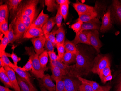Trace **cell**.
Listing matches in <instances>:
<instances>
[{"mask_svg": "<svg viewBox=\"0 0 121 91\" xmlns=\"http://www.w3.org/2000/svg\"><path fill=\"white\" fill-rule=\"evenodd\" d=\"M93 62L83 52L77 49L75 67L71 69L68 75L77 77L87 75L91 71Z\"/></svg>", "mask_w": 121, "mask_h": 91, "instance_id": "obj_1", "label": "cell"}, {"mask_svg": "<svg viewBox=\"0 0 121 91\" xmlns=\"http://www.w3.org/2000/svg\"><path fill=\"white\" fill-rule=\"evenodd\" d=\"M26 54L29 56V58L32 61V72L38 78L41 79L44 76V71L40 63L39 57L32 47H26Z\"/></svg>", "mask_w": 121, "mask_h": 91, "instance_id": "obj_2", "label": "cell"}, {"mask_svg": "<svg viewBox=\"0 0 121 91\" xmlns=\"http://www.w3.org/2000/svg\"><path fill=\"white\" fill-rule=\"evenodd\" d=\"M109 66H110V61L108 56L98 54L93 62L91 72L99 75L101 70Z\"/></svg>", "mask_w": 121, "mask_h": 91, "instance_id": "obj_3", "label": "cell"}, {"mask_svg": "<svg viewBox=\"0 0 121 91\" xmlns=\"http://www.w3.org/2000/svg\"><path fill=\"white\" fill-rule=\"evenodd\" d=\"M64 82L65 91H79L82 83L77 77L69 75L64 76L62 78Z\"/></svg>", "mask_w": 121, "mask_h": 91, "instance_id": "obj_4", "label": "cell"}, {"mask_svg": "<svg viewBox=\"0 0 121 91\" xmlns=\"http://www.w3.org/2000/svg\"><path fill=\"white\" fill-rule=\"evenodd\" d=\"M39 1L37 0H28L19 7L17 11L28 16L36 15L37 5Z\"/></svg>", "mask_w": 121, "mask_h": 91, "instance_id": "obj_5", "label": "cell"}, {"mask_svg": "<svg viewBox=\"0 0 121 91\" xmlns=\"http://www.w3.org/2000/svg\"><path fill=\"white\" fill-rule=\"evenodd\" d=\"M88 35L90 45L92 46L98 53H99L102 44L99 38L98 30H95L88 31Z\"/></svg>", "mask_w": 121, "mask_h": 91, "instance_id": "obj_6", "label": "cell"}, {"mask_svg": "<svg viewBox=\"0 0 121 91\" xmlns=\"http://www.w3.org/2000/svg\"><path fill=\"white\" fill-rule=\"evenodd\" d=\"M12 22L13 24V30L16 36L17 40L19 39L26 33L27 29L21 20L16 16Z\"/></svg>", "mask_w": 121, "mask_h": 91, "instance_id": "obj_7", "label": "cell"}, {"mask_svg": "<svg viewBox=\"0 0 121 91\" xmlns=\"http://www.w3.org/2000/svg\"><path fill=\"white\" fill-rule=\"evenodd\" d=\"M34 48L37 54L40 55L45 50L44 48L46 38L44 35L31 39Z\"/></svg>", "mask_w": 121, "mask_h": 91, "instance_id": "obj_8", "label": "cell"}, {"mask_svg": "<svg viewBox=\"0 0 121 91\" xmlns=\"http://www.w3.org/2000/svg\"><path fill=\"white\" fill-rule=\"evenodd\" d=\"M100 24L101 23L99 19L96 18L89 22L83 23L79 32L83 31H90L95 30H100L101 27Z\"/></svg>", "mask_w": 121, "mask_h": 91, "instance_id": "obj_9", "label": "cell"}, {"mask_svg": "<svg viewBox=\"0 0 121 91\" xmlns=\"http://www.w3.org/2000/svg\"><path fill=\"white\" fill-rule=\"evenodd\" d=\"M73 6L76 10L79 16L95 10L93 7L80 2L78 1H77L76 3H73Z\"/></svg>", "mask_w": 121, "mask_h": 91, "instance_id": "obj_10", "label": "cell"}, {"mask_svg": "<svg viewBox=\"0 0 121 91\" xmlns=\"http://www.w3.org/2000/svg\"><path fill=\"white\" fill-rule=\"evenodd\" d=\"M49 18V16L44 13V10L43 9L30 27H37L42 29L43 27L48 21Z\"/></svg>", "mask_w": 121, "mask_h": 91, "instance_id": "obj_11", "label": "cell"}, {"mask_svg": "<svg viewBox=\"0 0 121 91\" xmlns=\"http://www.w3.org/2000/svg\"><path fill=\"white\" fill-rule=\"evenodd\" d=\"M3 67L6 72L10 81L13 85L14 90L15 91H21L15 71L11 68L6 65Z\"/></svg>", "mask_w": 121, "mask_h": 91, "instance_id": "obj_12", "label": "cell"}, {"mask_svg": "<svg viewBox=\"0 0 121 91\" xmlns=\"http://www.w3.org/2000/svg\"><path fill=\"white\" fill-rule=\"evenodd\" d=\"M112 27L111 15L110 10H108L102 18V22L100 30L102 33H105L111 29Z\"/></svg>", "mask_w": 121, "mask_h": 91, "instance_id": "obj_13", "label": "cell"}, {"mask_svg": "<svg viewBox=\"0 0 121 91\" xmlns=\"http://www.w3.org/2000/svg\"><path fill=\"white\" fill-rule=\"evenodd\" d=\"M112 12L114 19L121 24V3L119 0H115L112 4Z\"/></svg>", "mask_w": 121, "mask_h": 91, "instance_id": "obj_14", "label": "cell"}, {"mask_svg": "<svg viewBox=\"0 0 121 91\" xmlns=\"http://www.w3.org/2000/svg\"><path fill=\"white\" fill-rule=\"evenodd\" d=\"M44 35L41 29L37 27H30L23 37L26 39H33Z\"/></svg>", "mask_w": 121, "mask_h": 91, "instance_id": "obj_15", "label": "cell"}, {"mask_svg": "<svg viewBox=\"0 0 121 91\" xmlns=\"http://www.w3.org/2000/svg\"><path fill=\"white\" fill-rule=\"evenodd\" d=\"M88 33V31H83L76 34L74 39L72 42L75 45L80 43L90 45Z\"/></svg>", "mask_w": 121, "mask_h": 91, "instance_id": "obj_16", "label": "cell"}, {"mask_svg": "<svg viewBox=\"0 0 121 91\" xmlns=\"http://www.w3.org/2000/svg\"><path fill=\"white\" fill-rule=\"evenodd\" d=\"M12 69L17 74L18 76H19L21 78L27 82L32 89L35 90H36L30 81V74L28 72L24 71L22 70V67H19L18 66L15 65V66Z\"/></svg>", "mask_w": 121, "mask_h": 91, "instance_id": "obj_17", "label": "cell"}, {"mask_svg": "<svg viewBox=\"0 0 121 91\" xmlns=\"http://www.w3.org/2000/svg\"><path fill=\"white\" fill-rule=\"evenodd\" d=\"M41 79L43 86L48 91H56V85L53 82L50 75L48 74H45Z\"/></svg>", "mask_w": 121, "mask_h": 91, "instance_id": "obj_18", "label": "cell"}, {"mask_svg": "<svg viewBox=\"0 0 121 91\" xmlns=\"http://www.w3.org/2000/svg\"><path fill=\"white\" fill-rule=\"evenodd\" d=\"M16 16L19 18L23 22V24L26 26L28 30L33 22L34 21L36 15L32 16H28L24 15L17 11Z\"/></svg>", "mask_w": 121, "mask_h": 91, "instance_id": "obj_19", "label": "cell"}, {"mask_svg": "<svg viewBox=\"0 0 121 91\" xmlns=\"http://www.w3.org/2000/svg\"><path fill=\"white\" fill-rule=\"evenodd\" d=\"M50 66L52 74L51 77L52 80L54 81L62 79L63 76L68 75V74L66 72L59 69L58 67L52 65H50Z\"/></svg>", "mask_w": 121, "mask_h": 91, "instance_id": "obj_20", "label": "cell"}, {"mask_svg": "<svg viewBox=\"0 0 121 91\" xmlns=\"http://www.w3.org/2000/svg\"><path fill=\"white\" fill-rule=\"evenodd\" d=\"M0 79L1 82L5 87L13 89V85L10 81L6 72L3 67L0 68Z\"/></svg>", "mask_w": 121, "mask_h": 91, "instance_id": "obj_21", "label": "cell"}, {"mask_svg": "<svg viewBox=\"0 0 121 91\" xmlns=\"http://www.w3.org/2000/svg\"><path fill=\"white\" fill-rule=\"evenodd\" d=\"M22 0H9L7 2L9 11L12 15L17 13Z\"/></svg>", "mask_w": 121, "mask_h": 91, "instance_id": "obj_22", "label": "cell"}, {"mask_svg": "<svg viewBox=\"0 0 121 91\" xmlns=\"http://www.w3.org/2000/svg\"><path fill=\"white\" fill-rule=\"evenodd\" d=\"M50 65L58 67L59 69L66 72L68 74L71 70L74 68L75 67V65L70 66L65 65L60 60L56 61H50Z\"/></svg>", "mask_w": 121, "mask_h": 91, "instance_id": "obj_23", "label": "cell"}, {"mask_svg": "<svg viewBox=\"0 0 121 91\" xmlns=\"http://www.w3.org/2000/svg\"><path fill=\"white\" fill-rule=\"evenodd\" d=\"M76 58V54L66 52L62 57L61 61L65 65H69L71 63H75Z\"/></svg>", "mask_w": 121, "mask_h": 91, "instance_id": "obj_24", "label": "cell"}, {"mask_svg": "<svg viewBox=\"0 0 121 91\" xmlns=\"http://www.w3.org/2000/svg\"><path fill=\"white\" fill-rule=\"evenodd\" d=\"M56 38V46L57 44H64L65 42V32L62 25L57 30Z\"/></svg>", "mask_w": 121, "mask_h": 91, "instance_id": "obj_25", "label": "cell"}, {"mask_svg": "<svg viewBox=\"0 0 121 91\" xmlns=\"http://www.w3.org/2000/svg\"><path fill=\"white\" fill-rule=\"evenodd\" d=\"M98 15V14L95 11L85 14L79 16L77 21H81L82 22L86 23L89 22L92 19L96 18Z\"/></svg>", "mask_w": 121, "mask_h": 91, "instance_id": "obj_26", "label": "cell"}, {"mask_svg": "<svg viewBox=\"0 0 121 91\" xmlns=\"http://www.w3.org/2000/svg\"><path fill=\"white\" fill-rule=\"evenodd\" d=\"M56 24L55 16L51 18L48 20L46 24L44 25L42 29L44 35L47 34L51 32L53 27Z\"/></svg>", "mask_w": 121, "mask_h": 91, "instance_id": "obj_27", "label": "cell"}, {"mask_svg": "<svg viewBox=\"0 0 121 91\" xmlns=\"http://www.w3.org/2000/svg\"><path fill=\"white\" fill-rule=\"evenodd\" d=\"M8 5L7 3L1 5L0 6V24L6 20L8 21L9 13Z\"/></svg>", "mask_w": 121, "mask_h": 91, "instance_id": "obj_28", "label": "cell"}, {"mask_svg": "<svg viewBox=\"0 0 121 91\" xmlns=\"http://www.w3.org/2000/svg\"><path fill=\"white\" fill-rule=\"evenodd\" d=\"M16 77L21 91H37V90L32 89L27 82L21 78L19 76L17 75Z\"/></svg>", "mask_w": 121, "mask_h": 91, "instance_id": "obj_29", "label": "cell"}, {"mask_svg": "<svg viewBox=\"0 0 121 91\" xmlns=\"http://www.w3.org/2000/svg\"><path fill=\"white\" fill-rule=\"evenodd\" d=\"M48 52L45 50L39 57L40 63L44 72L47 69V65L48 62Z\"/></svg>", "mask_w": 121, "mask_h": 91, "instance_id": "obj_30", "label": "cell"}, {"mask_svg": "<svg viewBox=\"0 0 121 91\" xmlns=\"http://www.w3.org/2000/svg\"><path fill=\"white\" fill-rule=\"evenodd\" d=\"M64 46L66 52L77 54V48H76L75 44L72 42L68 40L65 41L64 43Z\"/></svg>", "mask_w": 121, "mask_h": 91, "instance_id": "obj_31", "label": "cell"}, {"mask_svg": "<svg viewBox=\"0 0 121 91\" xmlns=\"http://www.w3.org/2000/svg\"><path fill=\"white\" fill-rule=\"evenodd\" d=\"M77 77L81 82L82 83H87L91 86L95 91H99L101 89V86H100L98 83L95 81L89 80L87 79L83 78L81 77L77 76Z\"/></svg>", "mask_w": 121, "mask_h": 91, "instance_id": "obj_32", "label": "cell"}, {"mask_svg": "<svg viewBox=\"0 0 121 91\" xmlns=\"http://www.w3.org/2000/svg\"><path fill=\"white\" fill-rule=\"evenodd\" d=\"M56 1L54 0H45V5L47 7V10L49 12H53L56 9H58L60 5L56 4Z\"/></svg>", "mask_w": 121, "mask_h": 91, "instance_id": "obj_33", "label": "cell"}, {"mask_svg": "<svg viewBox=\"0 0 121 91\" xmlns=\"http://www.w3.org/2000/svg\"><path fill=\"white\" fill-rule=\"evenodd\" d=\"M9 41V43L13 44L17 40L16 36L13 28V24L11 23L9 26V31L7 36Z\"/></svg>", "mask_w": 121, "mask_h": 91, "instance_id": "obj_34", "label": "cell"}, {"mask_svg": "<svg viewBox=\"0 0 121 91\" xmlns=\"http://www.w3.org/2000/svg\"><path fill=\"white\" fill-rule=\"evenodd\" d=\"M70 3V2L69 1L64 4L60 5V12L61 13L64 21H66L67 19V16L68 14L69 7V5Z\"/></svg>", "mask_w": 121, "mask_h": 91, "instance_id": "obj_35", "label": "cell"}, {"mask_svg": "<svg viewBox=\"0 0 121 91\" xmlns=\"http://www.w3.org/2000/svg\"><path fill=\"white\" fill-rule=\"evenodd\" d=\"M57 26L56 27V28H55V29H54L51 32L44 35L45 38L49 40L53 43L55 47L56 46V31L58 29H57Z\"/></svg>", "mask_w": 121, "mask_h": 91, "instance_id": "obj_36", "label": "cell"}, {"mask_svg": "<svg viewBox=\"0 0 121 91\" xmlns=\"http://www.w3.org/2000/svg\"><path fill=\"white\" fill-rule=\"evenodd\" d=\"M15 47L14 46V45H13V47H12V49H13V52H12V54H10L9 53H7L5 52V54L8 57H9L11 58L12 59L13 61V64L17 66V63L18 62H19L21 60V58L20 57H19L17 55H16L14 52V49Z\"/></svg>", "mask_w": 121, "mask_h": 91, "instance_id": "obj_37", "label": "cell"}, {"mask_svg": "<svg viewBox=\"0 0 121 91\" xmlns=\"http://www.w3.org/2000/svg\"><path fill=\"white\" fill-rule=\"evenodd\" d=\"M111 70L110 66L107 67L105 69H103L100 71L99 76L101 79L102 82H103L104 79L107 77L110 74H111Z\"/></svg>", "mask_w": 121, "mask_h": 91, "instance_id": "obj_38", "label": "cell"}, {"mask_svg": "<svg viewBox=\"0 0 121 91\" xmlns=\"http://www.w3.org/2000/svg\"><path fill=\"white\" fill-rule=\"evenodd\" d=\"M0 59H1L3 61L4 63L6 65L9 66L12 69L15 66V65L11 63L10 60L8 58V57L5 54V52L0 53Z\"/></svg>", "mask_w": 121, "mask_h": 91, "instance_id": "obj_39", "label": "cell"}, {"mask_svg": "<svg viewBox=\"0 0 121 91\" xmlns=\"http://www.w3.org/2000/svg\"><path fill=\"white\" fill-rule=\"evenodd\" d=\"M8 22V21L5 20L0 24V32L3 33L4 36H8L9 31Z\"/></svg>", "mask_w": 121, "mask_h": 91, "instance_id": "obj_40", "label": "cell"}, {"mask_svg": "<svg viewBox=\"0 0 121 91\" xmlns=\"http://www.w3.org/2000/svg\"><path fill=\"white\" fill-rule=\"evenodd\" d=\"M63 18L60 12V6L57 9V12L55 16L56 22L58 28H60L62 26V23Z\"/></svg>", "mask_w": 121, "mask_h": 91, "instance_id": "obj_41", "label": "cell"}, {"mask_svg": "<svg viewBox=\"0 0 121 91\" xmlns=\"http://www.w3.org/2000/svg\"><path fill=\"white\" fill-rule=\"evenodd\" d=\"M1 41L0 45V53L5 52V48L9 43V41L7 36H4Z\"/></svg>", "mask_w": 121, "mask_h": 91, "instance_id": "obj_42", "label": "cell"}, {"mask_svg": "<svg viewBox=\"0 0 121 91\" xmlns=\"http://www.w3.org/2000/svg\"><path fill=\"white\" fill-rule=\"evenodd\" d=\"M83 23L81 21H77L75 24H73L70 27V28L72 29L75 33H78L79 32L82 26Z\"/></svg>", "mask_w": 121, "mask_h": 91, "instance_id": "obj_43", "label": "cell"}, {"mask_svg": "<svg viewBox=\"0 0 121 91\" xmlns=\"http://www.w3.org/2000/svg\"><path fill=\"white\" fill-rule=\"evenodd\" d=\"M56 48L57 50L58 55L60 61H61L62 57L65 53V49L64 44H57L56 46Z\"/></svg>", "mask_w": 121, "mask_h": 91, "instance_id": "obj_44", "label": "cell"}, {"mask_svg": "<svg viewBox=\"0 0 121 91\" xmlns=\"http://www.w3.org/2000/svg\"><path fill=\"white\" fill-rule=\"evenodd\" d=\"M54 45L53 43L48 39L46 38L45 44L44 46L45 50L48 52H54Z\"/></svg>", "mask_w": 121, "mask_h": 91, "instance_id": "obj_45", "label": "cell"}, {"mask_svg": "<svg viewBox=\"0 0 121 91\" xmlns=\"http://www.w3.org/2000/svg\"><path fill=\"white\" fill-rule=\"evenodd\" d=\"M55 82L56 83V91H65L64 82L62 79L57 80Z\"/></svg>", "mask_w": 121, "mask_h": 91, "instance_id": "obj_46", "label": "cell"}, {"mask_svg": "<svg viewBox=\"0 0 121 91\" xmlns=\"http://www.w3.org/2000/svg\"><path fill=\"white\" fill-rule=\"evenodd\" d=\"M79 91H95L93 88L87 83H82L79 87Z\"/></svg>", "mask_w": 121, "mask_h": 91, "instance_id": "obj_47", "label": "cell"}, {"mask_svg": "<svg viewBox=\"0 0 121 91\" xmlns=\"http://www.w3.org/2000/svg\"><path fill=\"white\" fill-rule=\"evenodd\" d=\"M32 69V61L29 58V60L27 61L26 64L22 68V69L23 71L28 72L31 70Z\"/></svg>", "mask_w": 121, "mask_h": 91, "instance_id": "obj_48", "label": "cell"}, {"mask_svg": "<svg viewBox=\"0 0 121 91\" xmlns=\"http://www.w3.org/2000/svg\"><path fill=\"white\" fill-rule=\"evenodd\" d=\"M48 55L50 58V61H56L58 60H60L59 56L58 55H57L55 52H48Z\"/></svg>", "mask_w": 121, "mask_h": 91, "instance_id": "obj_49", "label": "cell"}, {"mask_svg": "<svg viewBox=\"0 0 121 91\" xmlns=\"http://www.w3.org/2000/svg\"><path fill=\"white\" fill-rule=\"evenodd\" d=\"M111 87L109 85L101 86V89L99 91H110Z\"/></svg>", "mask_w": 121, "mask_h": 91, "instance_id": "obj_50", "label": "cell"}, {"mask_svg": "<svg viewBox=\"0 0 121 91\" xmlns=\"http://www.w3.org/2000/svg\"><path fill=\"white\" fill-rule=\"evenodd\" d=\"M112 76L111 75V74H110V75L104 79L102 83H105L106 82H108V81H111V80L112 79Z\"/></svg>", "mask_w": 121, "mask_h": 91, "instance_id": "obj_51", "label": "cell"}, {"mask_svg": "<svg viewBox=\"0 0 121 91\" xmlns=\"http://www.w3.org/2000/svg\"><path fill=\"white\" fill-rule=\"evenodd\" d=\"M69 1H70L69 0H56V2L59 5L64 4V3L68 2Z\"/></svg>", "mask_w": 121, "mask_h": 91, "instance_id": "obj_52", "label": "cell"}, {"mask_svg": "<svg viewBox=\"0 0 121 91\" xmlns=\"http://www.w3.org/2000/svg\"><path fill=\"white\" fill-rule=\"evenodd\" d=\"M0 91H13L10 89L9 87H4L0 85Z\"/></svg>", "mask_w": 121, "mask_h": 91, "instance_id": "obj_53", "label": "cell"}, {"mask_svg": "<svg viewBox=\"0 0 121 91\" xmlns=\"http://www.w3.org/2000/svg\"><path fill=\"white\" fill-rule=\"evenodd\" d=\"M115 91H121V78L120 79L118 85L117 86Z\"/></svg>", "mask_w": 121, "mask_h": 91, "instance_id": "obj_54", "label": "cell"}, {"mask_svg": "<svg viewBox=\"0 0 121 91\" xmlns=\"http://www.w3.org/2000/svg\"><path fill=\"white\" fill-rule=\"evenodd\" d=\"M5 65V64L4 63L3 61L0 58V68L2 67H4Z\"/></svg>", "mask_w": 121, "mask_h": 91, "instance_id": "obj_55", "label": "cell"}, {"mask_svg": "<svg viewBox=\"0 0 121 91\" xmlns=\"http://www.w3.org/2000/svg\"><path fill=\"white\" fill-rule=\"evenodd\" d=\"M3 35H4V34L0 32V40H1L3 38Z\"/></svg>", "mask_w": 121, "mask_h": 91, "instance_id": "obj_56", "label": "cell"}, {"mask_svg": "<svg viewBox=\"0 0 121 91\" xmlns=\"http://www.w3.org/2000/svg\"></svg>", "mask_w": 121, "mask_h": 91, "instance_id": "obj_57", "label": "cell"}]
</instances>
